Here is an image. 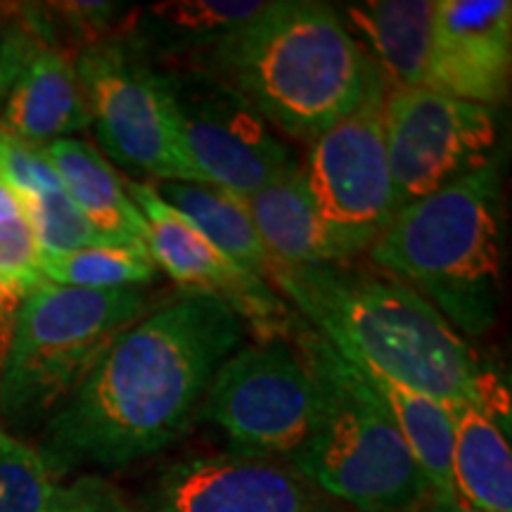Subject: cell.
Listing matches in <instances>:
<instances>
[{"mask_svg": "<svg viewBox=\"0 0 512 512\" xmlns=\"http://www.w3.org/2000/svg\"><path fill=\"white\" fill-rule=\"evenodd\" d=\"M245 328L211 294L183 292L147 311L41 427L36 451L50 475L124 470L181 439Z\"/></svg>", "mask_w": 512, "mask_h": 512, "instance_id": "1", "label": "cell"}, {"mask_svg": "<svg viewBox=\"0 0 512 512\" xmlns=\"http://www.w3.org/2000/svg\"><path fill=\"white\" fill-rule=\"evenodd\" d=\"M268 283L339 356L446 406L475 403L484 366L463 335L375 264H273Z\"/></svg>", "mask_w": 512, "mask_h": 512, "instance_id": "2", "label": "cell"}, {"mask_svg": "<svg viewBox=\"0 0 512 512\" xmlns=\"http://www.w3.org/2000/svg\"><path fill=\"white\" fill-rule=\"evenodd\" d=\"M185 67L223 81L273 128L309 143L384 86L335 5L318 0L266 3L252 22Z\"/></svg>", "mask_w": 512, "mask_h": 512, "instance_id": "3", "label": "cell"}, {"mask_svg": "<svg viewBox=\"0 0 512 512\" xmlns=\"http://www.w3.org/2000/svg\"><path fill=\"white\" fill-rule=\"evenodd\" d=\"M503 164L494 155L446 188L406 204L368 249L384 268L425 297L453 330L482 337L503 299Z\"/></svg>", "mask_w": 512, "mask_h": 512, "instance_id": "4", "label": "cell"}, {"mask_svg": "<svg viewBox=\"0 0 512 512\" xmlns=\"http://www.w3.org/2000/svg\"><path fill=\"white\" fill-rule=\"evenodd\" d=\"M290 342L320 389L316 432L290 460L294 470L356 512H408L425 501L430 489L411 448L361 373L302 318Z\"/></svg>", "mask_w": 512, "mask_h": 512, "instance_id": "5", "label": "cell"}, {"mask_svg": "<svg viewBox=\"0 0 512 512\" xmlns=\"http://www.w3.org/2000/svg\"><path fill=\"white\" fill-rule=\"evenodd\" d=\"M150 311L140 287L43 283L24 297L0 366V427L22 439L46 425L121 332Z\"/></svg>", "mask_w": 512, "mask_h": 512, "instance_id": "6", "label": "cell"}, {"mask_svg": "<svg viewBox=\"0 0 512 512\" xmlns=\"http://www.w3.org/2000/svg\"><path fill=\"white\" fill-rule=\"evenodd\" d=\"M91 124L114 164L155 181L202 183L178 131L169 88L157 64L126 41L107 38L74 60Z\"/></svg>", "mask_w": 512, "mask_h": 512, "instance_id": "7", "label": "cell"}, {"mask_svg": "<svg viewBox=\"0 0 512 512\" xmlns=\"http://www.w3.org/2000/svg\"><path fill=\"white\" fill-rule=\"evenodd\" d=\"M200 415L226 434L233 453L290 463L316 432L320 389L290 339H261L223 361Z\"/></svg>", "mask_w": 512, "mask_h": 512, "instance_id": "8", "label": "cell"}, {"mask_svg": "<svg viewBox=\"0 0 512 512\" xmlns=\"http://www.w3.org/2000/svg\"><path fill=\"white\" fill-rule=\"evenodd\" d=\"M380 86L354 114L309 143L306 188L342 261L368 252L399 211L382 131Z\"/></svg>", "mask_w": 512, "mask_h": 512, "instance_id": "9", "label": "cell"}, {"mask_svg": "<svg viewBox=\"0 0 512 512\" xmlns=\"http://www.w3.org/2000/svg\"><path fill=\"white\" fill-rule=\"evenodd\" d=\"M174 102L178 131L202 183L252 197L297 166L292 147L226 83L192 67H159Z\"/></svg>", "mask_w": 512, "mask_h": 512, "instance_id": "10", "label": "cell"}, {"mask_svg": "<svg viewBox=\"0 0 512 512\" xmlns=\"http://www.w3.org/2000/svg\"><path fill=\"white\" fill-rule=\"evenodd\" d=\"M382 131L399 209L498 155L496 110L425 86L384 93Z\"/></svg>", "mask_w": 512, "mask_h": 512, "instance_id": "11", "label": "cell"}, {"mask_svg": "<svg viewBox=\"0 0 512 512\" xmlns=\"http://www.w3.org/2000/svg\"><path fill=\"white\" fill-rule=\"evenodd\" d=\"M126 190L143 214L145 247L152 261L181 285L183 292L219 297L245 320V325H252L261 339L292 337L299 316L268 280L223 256L159 197L152 183L128 181Z\"/></svg>", "mask_w": 512, "mask_h": 512, "instance_id": "12", "label": "cell"}, {"mask_svg": "<svg viewBox=\"0 0 512 512\" xmlns=\"http://www.w3.org/2000/svg\"><path fill=\"white\" fill-rule=\"evenodd\" d=\"M91 126L74 57L50 43L41 19L5 29L0 38V131L46 147Z\"/></svg>", "mask_w": 512, "mask_h": 512, "instance_id": "13", "label": "cell"}, {"mask_svg": "<svg viewBox=\"0 0 512 512\" xmlns=\"http://www.w3.org/2000/svg\"><path fill=\"white\" fill-rule=\"evenodd\" d=\"M147 501L152 512H330L290 463L240 453L178 460L157 477Z\"/></svg>", "mask_w": 512, "mask_h": 512, "instance_id": "14", "label": "cell"}, {"mask_svg": "<svg viewBox=\"0 0 512 512\" xmlns=\"http://www.w3.org/2000/svg\"><path fill=\"white\" fill-rule=\"evenodd\" d=\"M510 0H434L425 83L432 91L496 110L510 95Z\"/></svg>", "mask_w": 512, "mask_h": 512, "instance_id": "15", "label": "cell"}, {"mask_svg": "<svg viewBox=\"0 0 512 512\" xmlns=\"http://www.w3.org/2000/svg\"><path fill=\"white\" fill-rule=\"evenodd\" d=\"M335 10L387 91L425 83L434 0H361L335 5Z\"/></svg>", "mask_w": 512, "mask_h": 512, "instance_id": "16", "label": "cell"}, {"mask_svg": "<svg viewBox=\"0 0 512 512\" xmlns=\"http://www.w3.org/2000/svg\"><path fill=\"white\" fill-rule=\"evenodd\" d=\"M259 0H164L133 12L128 46L145 60H195L259 15ZM185 62V64H188Z\"/></svg>", "mask_w": 512, "mask_h": 512, "instance_id": "17", "label": "cell"}, {"mask_svg": "<svg viewBox=\"0 0 512 512\" xmlns=\"http://www.w3.org/2000/svg\"><path fill=\"white\" fill-rule=\"evenodd\" d=\"M64 192L105 245H145V221L112 162L91 143L62 138L43 147Z\"/></svg>", "mask_w": 512, "mask_h": 512, "instance_id": "18", "label": "cell"}, {"mask_svg": "<svg viewBox=\"0 0 512 512\" xmlns=\"http://www.w3.org/2000/svg\"><path fill=\"white\" fill-rule=\"evenodd\" d=\"M245 202L273 264L325 266L342 261L325 233L299 164Z\"/></svg>", "mask_w": 512, "mask_h": 512, "instance_id": "19", "label": "cell"}, {"mask_svg": "<svg viewBox=\"0 0 512 512\" xmlns=\"http://www.w3.org/2000/svg\"><path fill=\"white\" fill-rule=\"evenodd\" d=\"M344 358V356H342ZM347 361V358H344ZM382 406L387 408L389 418L394 420L396 430L401 432L406 446L411 448L415 463H418L432 501H453V418L446 403L432 396L418 394L403 384L389 380L377 370L349 361Z\"/></svg>", "mask_w": 512, "mask_h": 512, "instance_id": "20", "label": "cell"}, {"mask_svg": "<svg viewBox=\"0 0 512 512\" xmlns=\"http://www.w3.org/2000/svg\"><path fill=\"white\" fill-rule=\"evenodd\" d=\"M453 418L456 498L486 512H512L510 437L475 403L448 406Z\"/></svg>", "mask_w": 512, "mask_h": 512, "instance_id": "21", "label": "cell"}, {"mask_svg": "<svg viewBox=\"0 0 512 512\" xmlns=\"http://www.w3.org/2000/svg\"><path fill=\"white\" fill-rule=\"evenodd\" d=\"M155 190L233 264L268 280L273 259L256 233L247 202L242 197L216 185L185 181H162L155 185Z\"/></svg>", "mask_w": 512, "mask_h": 512, "instance_id": "22", "label": "cell"}, {"mask_svg": "<svg viewBox=\"0 0 512 512\" xmlns=\"http://www.w3.org/2000/svg\"><path fill=\"white\" fill-rule=\"evenodd\" d=\"M43 278L76 290H131L157 278L145 245H100L43 259Z\"/></svg>", "mask_w": 512, "mask_h": 512, "instance_id": "23", "label": "cell"}, {"mask_svg": "<svg viewBox=\"0 0 512 512\" xmlns=\"http://www.w3.org/2000/svg\"><path fill=\"white\" fill-rule=\"evenodd\" d=\"M55 482L41 453L0 427V512H53Z\"/></svg>", "mask_w": 512, "mask_h": 512, "instance_id": "24", "label": "cell"}, {"mask_svg": "<svg viewBox=\"0 0 512 512\" xmlns=\"http://www.w3.org/2000/svg\"><path fill=\"white\" fill-rule=\"evenodd\" d=\"M22 204L24 216H27L36 233L43 259L105 245L91 223L86 221V216L69 200L64 188L43 192V195L22 197Z\"/></svg>", "mask_w": 512, "mask_h": 512, "instance_id": "25", "label": "cell"}, {"mask_svg": "<svg viewBox=\"0 0 512 512\" xmlns=\"http://www.w3.org/2000/svg\"><path fill=\"white\" fill-rule=\"evenodd\" d=\"M0 178L10 183L19 197L43 195L62 188L43 147L24 143L5 131H0Z\"/></svg>", "mask_w": 512, "mask_h": 512, "instance_id": "26", "label": "cell"}, {"mask_svg": "<svg viewBox=\"0 0 512 512\" xmlns=\"http://www.w3.org/2000/svg\"><path fill=\"white\" fill-rule=\"evenodd\" d=\"M53 512H138L119 489L100 475H81L67 486H55Z\"/></svg>", "mask_w": 512, "mask_h": 512, "instance_id": "27", "label": "cell"}, {"mask_svg": "<svg viewBox=\"0 0 512 512\" xmlns=\"http://www.w3.org/2000/svg\"><path fill=\"white\" fill-rule=\"evenodd\" d=\"M19 216H24L22 197L17 195V190L10 183L0 178V223L15 221Z\"/></svg>", "mask_w": 512, "mask_h": 512, "instance_id": "28", "label": "cell"}, {"mask_svg": "<svg viewBox=\"0 0 512 512\" xmlns=\"http://www.w3.org/2000/svg\"><path fill=\"white\" fill-rule=\"evenodd\" d=\"M430 512H486V510H477L472 508V505L460 501V498H453V501H432Z\"/></svg>", "mask_w": 512, "mask_h": 512, "instance_id": "29", "label": "cell"}, {"mask_svg": "<svg viewBox=\"0 0 512 512\" xmlns=\"http://www.w3.org/2000/svg\"><path fill=\"white\" fill-rule=\"evenodd\" d=\"M8 342H10V335H5V332L0 330V366H3V356H5V349H8Z\"/></svg>", "mask_w": 512, "mask_h": 512, "instance_id": "30", "label": "cell"}]
</instances>
